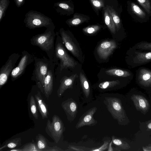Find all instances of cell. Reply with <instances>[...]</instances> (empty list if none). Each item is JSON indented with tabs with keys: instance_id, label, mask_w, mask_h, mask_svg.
Segmentation results:
<instances>
[{
	"instance_id": "1",
	"label": "cell",
	"mask_w": 151,
	"mask_h": 151,
	"mask_svg": "<svg viewBox=\"0 0 151 151\" xmlns=\"http://www.w3.org/2000/svg\"><path fill=\"white\" fill-rule=\"evenodd\" d=\"M24 22L26 27L30 29L42 27L48 28L54 25L51 18L40 12L32 10L26 14Z\"/></svg>"
},
{
	"instance_id": "2",
	"label": "cell",
	"mask_w": 151,
	"mask_h": 151,
	"mask_svg": "<svg viewBox=\"0 0 151 151\" xmlns=\"http://www.w3.org/2000/svg\"><path fill=\"white\" fill-rule=\"evenodd\" d=\"M108 110L119 124L125 125L129 121L119 99L114 97H105L104 101Z\"/></svg>"
},
{
	"instance_id": "3",
	"label": "cell",
	"mask_w": 151,
	"mask_h": 151,
	"mask_svg": "<svg viewBox=\"0 0 151 151\" xmlns=\"http://www.w3.org/2000/svg\"><path fill=\"white\" fill-rule=\"evenodd\" d=\"M127 61L131 68L151 62V51L137 49L131 47L128 50Z\"/></svg>"
},
{
	"instance_id": "4",
	"label": "cell",
	"mask_w": 151,
	"mask_h": 151,
	"mask_svg": "<svg viewBox=\"0 0 151 151\" xmlns=\"http://www.w3.org/2000/svg\"><path fill=\"white\" fill-rule=\"evenodd\" d=\"M65 130L63 123L60 118L57 115H54L52 121L49 119L47 121L45 131L47 134L56 143L61 138Z\"/></svg>"
},
{
	"instance_id": "5",
	"label": "cell",
	"mask_w": 151,
	"mask_h": 151,
	"mask_svg": "<svg viewBox=\"0 0 151 151\" xmlns=\"http://www.w3.org/2000/svg\"><path fill=\"white\" fill-rule=\"evenodd\" d=\"M54 25L47 28L44 33L40 34L33 37V43L46 51L48 50L52 46L53 42V30Z\"/></svg>"
},
{
	"instance_id": "6",
	"label": "cell",
	"mask_w": 151,
	"mask_h": 151,
	"mask_svg": "<svg viewBox=\"0 0 151 151\" xmlns=\"http://www.w3.org/2000/svg\"><path fill=\"white\" fill-rule=\"evenodd\" d=\"M56 55L60 61V71L67 68H73L76 64L72 58L67 54L62 45L60 43H57L55 46Z\"/></svg>"
},
{
	"instance_id": "7",
	"label": "cell",
	"mask_w": 151,
	"mask_h": 151,
	"mask_svg": "<svg viewBox=\"0 0 151 151\" xmlns=\"http://www.w3.org/2000/svg\"><path fill=\"white\" fill-rule=\"evenodd\" d=\"M136 81L140 86L146 88H151V70L141 67L136 71Z\"/></svg>"
},
{
	"instance_id": "8",
	"label": "cell",
	"mask_w": 151,
	"mask_h": 151,
	"mask_svg": "<svg viewBox=\"0 0 151 151\" xmlns=\"http://www.w3.org/2000/svg\"><path fill=\"white\" fill-rule=\"evenodd\" d=\"M53 8L56 12L60 15L70 16L73 14L75 11L74 5L71 0L55 2Z\"/></svg>"
},
{
	"instance_id": "9",
	"label": "cell",
	"mask_w": 151,
	"mask_h": 151,
	"mask_svg": "<svg viewBox=\"0 0 151 151\" xmlns=\"http://www.w3.org/2000/svg\"><path fill=\"white\" fill-rule=\"evenodd\" d=\"M97 110V108L94 107L88 110L81 116L76 128L78 129L84 126L95 125L97 123V121L94 119L93 115Z\"/></svg>"
},
{
	"instance_id": "10",
	"label": "cell",
	"mask_w": 151,
	"mask_h": 151,
	"mask_svg": "<svg viewBox=\"0 0 151 151\" xmlns=\"http://www.w3.org/2000/svg\"><path fill=\"white\" fill-rule=\"evenodd\" d=\"M61 107L64 110L69 121H73L77 113L78 106L76 102L71 98L62 102Z\"/></svg>"
},
{
	"instance_id": "11",
	"label": "cell",
	"mask_w": 151,
	"mask_h": 151,
	"mask_svg": "<svg viewBox=\"0 0 151 151\" xmlns=\"http://www.w3.org/2000/svg\"><path fill=\"white\" fill-rule=\"evenodd\" d=\"M115 41L111 40L102 42L97 47V52L99 56L103 59H106L116 48Z\"/></svg>"
},
{
	"instance_id": "12",
	"label": "cell",
	"mask_w": 151,
	"mask_h": 151,
	"mask_svg": "<svg viewBox=\"0 0 151 151\" xmlns=\"http://www.w3.org/2000/svg\"><path fill=\"white\" fill-rule=\"evenodd\" d=\"M131 99L137 110L145 114L148 111L150 107L149 103L143 96L139 94H133Z\"/></svg>"
},
{
	"instance_id": "13",
	"label": "cell",
	"mask_w": 151,
	"mask_h": 151,
	"mask_svg": "<svg viewBox=\"0 0 151 151\" xmlns=\"http://www.w3.org/2000/svg\"><path fill=\"white\" fill-rule=\"evenodd\" d=\"M60 33L62 40L64 42L67 49L70 51L73 54L77 57L79 56V52L76 45L72 41L70 36L66 31L63 28L60 30Z\"/></svg>"
},
{
	"instance_id": "14",
	"label": "cell",
	"mask_w": 151,
	"mask_h": 151,
	"mask_svg": "<svg viewBox=\"0 0 151 151\" xmlns=\"http://www.w3.org/2000/svg\"><path fill=\"white\" fill-rule=\"evenodd\" d=\"M13 65L12 59H9L5 64L2 66L0 71V89L6 82Z\"/></svg>"
},
{
	"instance_id": "15",
	"label": "cell",
	"mask_w": 151,
	"mask_h": 151,
	"mask_svg": "<svg viewBox=\"0 0 151 151\" xmlns=\"http://www.w3.org/2000/svg\"><path fill=\"white\" fill-rule=\"evenodd\" d=\"M90 19V17L87 15L75 13L73 14V17L67 19L65 22L69 27L76 26L88 22Z\"/></svg>"
},
{
	"instance_id": "16",
	"label": "cell",
	"mask_w": 151,
	"mask_h": 151,
	"mask_svg": "<svg viewBox=\"0 0 151 151\" xmlns=\"http://www.w3.org/2000/svg\"><path fill=\"white\" fill-rule=\"evenodd\" d=\"M76 77V74H75L69 77H64L62 79L60 86L57 91L58 97H61L67 89L72 88Z\"/></svg>"
},
{
	"instance_id": "17",
	"label": "cell",
	"mask_w": 151,
	"mask_h": 151,
	"mask_svg": "<svg viewBox=\"0 0 151 151\" xmlns=\"http://www.w3.org/2000/svg\"><path fill=\"white\" fill-rule=\"evenodd\" d=\"M35 97L38 110L40 113L42 119H47L48 114V106L42 97L40 92L38 91L35 95Z\"/></svg>"
},
{
	"instance_id": "18",
	"label": "cell",
	"mask_w": 151,
	"mask_h": 151,
	"mask_svg": "<svg viewBox=\"0 0 151 151\" xmlns=\"http://www.w3.org/2000/svg\"><path fill=\"white\" fill-rule=\"evenodd\" d=\"M47 73V65L42 62H38L37 64L36 69V74L38 80L40 85L42 87L41 91L42 92L44 85L45 78Z\"/></svg>"
},
{
	"instance_id": "19",
	"label": "cell",
	"mask_w": 151,
	"mask_h": 151,
	"mask_svg": "<svg viewBox=\"0 0 151 151\" xmlns=\"http://www.w3.org/2000/svg\"><path fill=\"white\" fill-rule=\"evenodd\" d=\"M53 88L52 74L50 70L47 71L45 78L42 92L47 98H48L51 95Z\"/></svg>"
},
{
	"instance_id": "20",
	"label": "cell",
	"mask_w": 151,
	"mask_h": 151,
	"mask_svg": "<svg viewBox=\"0 0 151 151\" xmlns=\"http://www.w3.org/2000/svg\"><path fill=\"white\" fill-rule=\"evenodd\" d=\"M108 75L116 77L127 78L132 80L134 77V74L128 70L114 68L107 70L105 72Z\"/></svg>"
},
{
	"instance_id": "21",
	"label": "cell",
	"mask_w": 151,
	"mask_h": 151,
	"mask_svg": "<svg viewBox=\"0 0 151 151\" xmlns=\"http://www.w3.org/2000/svg\"><path fill=\"white\" fill-rule=\"evenodd\" d=\"M28 59L27 55H24L22 58L18 65L11 72V76L12 78L15 79L17 78L23 72L27 65Z\"/></svg>"
},
{
	"instance_id": "22",
	"label": "cell",
	"mask_w": 151,
	"mask_h": 151,
	"mask_svg": "<svg viewBox=\"0 0 151 151\" xmlns=\"http://www.w3.org/2000/svg\"><path fill=\"white\" fill-rule=\"evenodd\" d=\"M103 10L105 24L112 33L115 34L116 30L115 24L106 6Z\"/></svg>"
},
{
	"instance_id": "23",
	"label": "cell",
	"mask_w": 151,
	"mask_h": 151,
	"mask_svg": "<svg viewBox=\"0 0 151 151\" xmlns=\"http://www.w3.org/2000/svg\"><path fill=\"white\" fill-rule=\"evenodd\" d=\"M106 6L114 23L116 31L118 32L120 29L121 25V21L119 16L113 7L109 5Z\"/></svg>"
},
{
	"instance_id": "24",
	"label": "cell",
	"mask_w": 151,
	"mask_h": 151,
	"mask_svg": "<svg viewBox=\"0 0 151 151\" xmlns=\"http://www.w3.org/2000/svg\"><path fill=\"white\" fill-rule=\"evenodd\" d=\"M92 7L97 16L99 14V11L103 9L106 6L105 0H88Z\"/></svg>"
},
{
	"instance_id": "25",
	"label": "cell",
	"mask_w": 151,
	"mask_h": 151,
	"mask_svg": "<svg viewBox=\"0 0 151 151\" xmlns=\"http://www.w3.org/2000/svg\"><path fill=\"white\" fill-rule=\"evenodd\" d=\"M21 142L22 139L21 137L16 138L8 140L0 147V150L7 148L11 149L15 148L20 146L21 145Z\"/></svg>"
},
{
	"instance_id": "26",
	"label": "cell",
	"mask_w": 151,
	"mask_h": 151,
	"mask_svg": "<svg viewBox=\"0 0 151 151\" xmlns=\"http://www.w3.org/2000/svg\"><path fill=\"white\" fill-rule=\"evenodd\" d=\"M36 144L39 151H45L48 146L45 137L41 134H38L36 136Z\"/></svg>"
},
{
	"instance_id": "27",
	"label": "cell",
	"mask_w": 151,
	"mask_h": 151,
	"mask_svg": "<svg viewBox=\"0 0 151 151\" xmlns=\"http://www.w3.org/2000/svg\"><path fill=\"white\" fill-rule=\"evenodd\" d=\"M80 78L81 86L84 93L86 98H88L90 94V88L88 81L82 72L80 74Z\"/></svg>"
},
{
	"instance_id": "28",
	"label": "cell",
	"mask_w": 151,
	"mask_h": 151,
	"mask_svg": "<svg viewBox=\"0 0 151 151\" xmlns=\"http://www.w3.org/2000/svg\"><path fill=\"white\" fill-rule=\"evenodd\" d=\"M29 107L31 114L33 117L36 119L39 117L38 111L34 97L31 96L29 100Z\"/></svg>"
},
{
	"instance_id": "29",
	"label": "cell",
	"mask_w": 151,
	"mask_h": 151,
	"mask_svg": "<svg viewBox=\"0 0 151 151\" xmlns=\"http://www.w3.org/2000/svg\"><path fill=\"white\" fill-rule=\"evenodd\" d=\"M102 26L99 24H95L88 26L83 29V32L88 34H93L99 31Z\"/></svg>"
},
{
	"instance_id": "30",
	"label": "cell",
	"mask_w": 151,
	"mask_h": 151,
	"mask_svg": "<svg viewBox=\"0 0 151 151\" xmlns=\"http://www.w3.org/2000/svg\"><path fill=\"white\" fill-rule=\"evenodd\" d=\"M130 9L131 11L138 17L141 19H144L146 17V14L137 5L133 2L130 3Z\"/></svg>"
},
{
	"instance_id": "31",
	"label": "cell",
	"mask_w": 151,
	"mask_h": 151,
	"mask_svg": "<svg viewBox=\"0 0 151 151\" xmlns=\"http://www.w3.org/2000/svg\"><path fill=\"white\" fill-rule=\"evenodd\" d=\"M112 138L113 143L121 150H127L131 148L130 146L126 142L120 139L115 138L114 136L112 137Z\"/></svg>"
},
{
	"instance_id": "32",
	"label": "cell",
	"mask_w": 151,
	"mask_h": 151,
	"mask_svg": "<svg viewBox=\"0 0 151 151\" xmlns=\"http://www.w3.org/2000/svg\"><path fill=\"white\" fill-rule=\"evenodd\" d=\"M132 47L137 49L151 51V42L142 41L136 43Z\"/></svg>"
},
{
	"instance_id": "33",
	"label": "cell",
	"mask_w": 151,
	"mask_h": 151,
	"mask_svg": "<svg viewBox=\"0 0 151 151\" xmlns=\"http://www.w3.org/2000/svg\"><path fill=\"white\" fill-rule=\"evenodd\" d=\"M9 3L10 0H0V22L5 16Z\"/></svg>"
},
{
	"instance_id": "34",
	"label": "cell",
	"mask_w": 151,
	"mask_h": 151,
	"mask_svg": "<svg viewBox=\"0 0 151 151\" xmlns=\"http://www.w3.org/2000/svg\"><path fill=\"white\" fill-rule=\"evenodd\" d=\"M120 82L119 80L111 81H106L100 83L99 86L100 88L104 89L113 87L120 84Z\"/></svg>"
},
{
	"instance_id": "35",
	"label": "cell",
	"mask_w": 151,
	"mask_h": 151,
	"mask_svg": "<svg viewBox=\"0 0 151 151\" xmlns=\"http://www.w3.org/2000/svg\"><path fill=\"white\" fill-rule=\"evenodd\" d=\"M137 1L147 14H149L150 13L151 4L149 0H137Z\"/></svg>"
},
{
	"instance_id": "36",
	"label": "cell",
	"mask_w": 151,
	"mask_h": 151,
	"mask_svg": "<svg viewBox=\"0 0 151 151\" xmlns=\"http://www.w3.org/2000/svg\"><path fill=\"white\" fill-rule=\"evenodd\" d=\"M21 149L22 151H39L36 143L33 142L26 144Z\"/></svg>"
},
{
	"instance_id": "37",
	"label": "cell",
	"mask_w": 151,
	"mask_h": 151,
	"mask_svg": "<svg viewBox=\"0 0 151 151\" xmlns=\"http://www.w3.org/2000/svg\"><path fill=\"white\" fill-rule=\"evenodd\" d=\"M68 149L65 151H90V148L83 146H78L74 145H69L68 147Z\"/></svg>"
},
{
	"instance_id": "38",
	"label": "cell",
	"mask_w": 151,
	"mask_h": 151,
	"mask_svg": "<svg viewBox=\"0 0 151 151\" xmlns=\"http://www.w3.org/2000/svg\"><path fill=\"white\" fill-rule=\"evenodd\" d=\"M110 140H105L104 141L103 145L99 148L94 149H91L90 151H102L106 150L108 148L109 142Z\"/></svg>"
},
{
	"instance_id": "39",
	"label": "cell",
	"mask_w": 151,
	"mask_h": 151,
	"mask_svg": "<svg viewBox=\"0 0 151 151\" xmlns=\"http://www.w3.org/2000/svg\"><path fill=\"white\" fill-rule=\"evenodd\" d=\"M64 151L61 148L57 146H54L52 147H50L48 146L47 147L45 151Z\"/></svg>"
},
{
	"instance_id": "40",
	"label": "cell",
	"mask_w": 151,
	"mask_h": 151,
	"mask_svg": "<svg viewBox=\"0 0 151 151\" xmlns=\"http://www.w3.org/2000/svg\"><path fill=\"white\" fill-rule=\"evenodd\" d=\"M17 6L19 8L24 4L25 0H13Z\"/></svg>"
},
{
	"instance_id": "41",
	"label": "cell",
	"mask_w": 151,
	"mask_h": 151,
	"mask_svg": "<svg viewBox=\"0 0 151 151\" xmlns=\"http://www.w3.org/2000/svg\"><path fill=\"white\" fill-rule=\"evenodd\" d=\"M142 149L144 151H151V144L145 147H143Z\"/></svg>"
},
{
	"instance_id": "42",
	"label": "cell",
	"mask_w": 151,
	"mask_h": 151,
	"mask_svg": "<svg viewBox=\"0 0 151 151\" xmlns=\"http://www.w3.org/2000/svg\"><path fill=\"white\" fill-rule=\"evenodd\" d=\"M113 142V139L112 138L111 141L109 143L108 147L107 150L108 151H114L112 147V143Z\"/></svg>"
},
{
	"instance_id": "43",
	"label": "cell",
	"mask_w": 151,
	"mask_h": 151,
	"mask_svg": "<svg viewBox=\"0 0 151 151\" xmlns=\"http://www.w3.org/2000/svg\"><path fill=\"white\" fill-rule=\"evenodd\" d=\"M147 128L149 130L151 129V121H149L147 123Z\"/></svg>"
},
{
	"instance_id": "44",
	"label": "cell",
	"mask_w": 151,
	"mask_h": 151,
	"mask_svg": "<svg viewBox=\"0 0 151 151\" xmlns=\"http://www.w3.org/2000/svg\"><path fill=\"white\" fill-rule=\"evenodd\" d=\"M8 151H22L21 149H13L11 150H9Z\"/></svg>"
}]
</instances>
